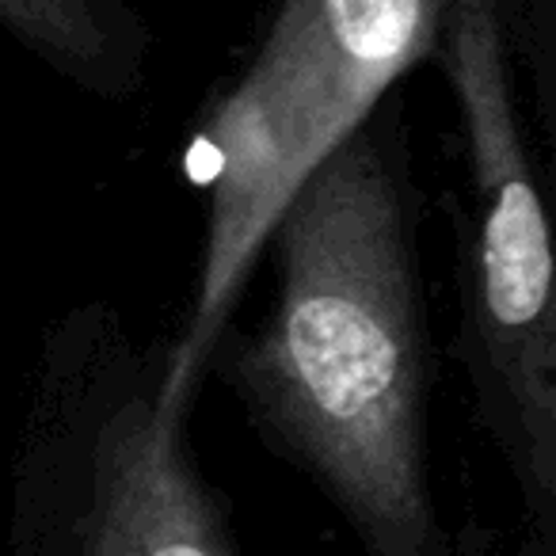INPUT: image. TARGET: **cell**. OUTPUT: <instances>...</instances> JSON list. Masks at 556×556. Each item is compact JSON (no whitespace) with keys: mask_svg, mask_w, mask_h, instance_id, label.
<instances>
[{"mask_svg":"<svg viewBox=\"0 0 556 556\" xmlns=\"http://www.w3.org/2000/svg\"><path fill=\"white\" fill-rule=\"evenodd\" d=\"M389 100L278 222V287L210 374L252 431L320 488L366 556H457L431 484V325L416 199Z\"/></svg>","mask_w":556,"mask_h":556,"instance_id":"6da1fadb","label":"cell"},{"mask_svg":"<svg viewBox=\"0 0 556 556\" xmlns=\"http://www.w3.org/2000/svg\"><path fill=\"white\" fill-rule=\"evenodd\" d=\"M457 0H278L252 62L210 103L191 164L206 244L161 396L187 416L240 290L309 176L434 58Z\"/></svg>","mask_w":556,"mask_h":556,"instance_id":"7a4b0ae2","label":"cell"},{"mask_svg":"<svg viewBox=\"0 0 556 556\" xmlns=\"http://www.w3.org/2000/svg\"><path fill=\"white\" fill-rule=\"evenodd\" d=\"M168 343L111 302L42 328L9 480V556H244L202 477L187 416L164 408Z\"/></svg>","mask_w":556,"mask_h":556,"instance_id":"3957f363","label":"cell"},{"mask_svg":"<svg viewBox=\"0 0 556 556\" xmlns=\"http://www.w3.org/2000/svg\"><path fill=\"white\" fill-rule=\"evenodd\" d=\"M465 146L457 355L522 530L556 548V217L500 0H457L434 50Z\"/></svg>","mask_w":556,"mask_h":556,"instance_id":"277c9868","label":"cell"},{"mask_svg":"<svg viewBox=\"0 0 556 556\" xmlns=\"http://www.w3.org/2000/svg\"><path fill=\"white\" fill-rule=\"evenodd\" d=\"M9 35L58 77L126 100L149 70L153 31L126 0H0Z\"/></svg>","mask_w":556,"mask_h":556,"instance_id":"5b68a950","label":"cell"},{"mask_svg":"<svg viewBox=\"0 0 556 556\" xmlns=\"http://www.w3.org/2000/svg\"><path fill=\"white\" fill-rule=\"evenodd\" d=\"M541 184L556 217V0H500Z\"/></svg>","mask_w":556,"mask_h":556,"instance_id":"8992f818","label":"cell"},{"mask_svg":"<svg viewBox=\"0 0 556 556\" xmlns=\"http://www.w3.org/2000/svg\"><path fill=\"white\" fill-rule=\"evenodd\" d=\"M515 556H556V548H548L545 541H538L533 533L522 530V538H518V553Z\"/></svg>","mask_w":556,"mask_h":556,"instance_id":"52a82bcc","label":"cell"}]
</instances>
